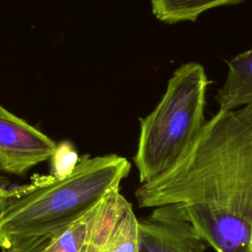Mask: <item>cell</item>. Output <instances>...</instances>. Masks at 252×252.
Wrapping results in <instances>:
<instances>
[{
    "mask_svg": "<svg viewBox=\"0 0 252 252\" xmlns=\"http://www.w3.org/2000/svg\"><path fill=\"white\" fill-rule=\"evenodd\" d=\"M135 197L140 208L180 206L215 252H252V105L219 110Z\"/></svg>",
    "mask_w": 252,
    "mask_h": 252,
    "instance_id": "obj_1",
    "label": "cell"
},
{
    "mask_svg": "<svg viewBox=\"0 0 252 252\" xmlns=\"http://www.w3.org/2000/svg\"><path fill=\"white\" fill-rule=\"evenodd\" d=\"M130 170L124 157L85 155L64 178L34 175L10 188L0 209V248L11 252L45 244L118 188Z\"/></svg>",
    "mask_w": 252,
    "mask_h": 252,
    "instance_id": "obj_2",
    "label": "cell"
},
{
    "mask_svg": "<svg viewBox=\"0 0 252 252\" xmlns=\"http://www.w3.org/2000/svg\"><path fill=\"white\" fill-rule=\"evenodd\" d=\"M210 83L201 64L181 65L169 79L159 103L141 120L134 156L141 183L169 168L196 141L206 123Z\"/></svg>",
    "mask_w": 252,
    "mask_h": 252,
    "instance_id": "obj_3",
    "label": "cell"
},
{
    "mask_svg": "<svg viewBox=\"0 0 252 252\" xmlns=\"http://www.w3.org/2000/svg\"><path fill=\"white\" fill-rule=\"evenodd\" d=\"M57 145L0 104V171L21 175L51 158Z\"/></svg>",
    "mask_w": 252,
    "mask_h": 252,
    "instance_id": "obj_4",
    "label": "cell"
},
{
    "mask_svg": "<svg viewBox=\"0 0 252 252\" xmlns=\"http://www.w3.org/2000/svg\"><path fill=\"white\" fill-rule=\"evenodd\" d=\"M140 252H206L208 244L178 205L154 208L139 220Z\"/></svg>",
    "mask_w": 252,
    "mask_h": 252,
    "instance_id": "obj_5",
    "label": "cell"
},
{
    "mask_svg": "<svg viewBox=\"0 0 252 252\" xmlns=\"http://www.w3.org/2000/svg\"><path fill=\"white\" fill-rule=\"evenodd\" d=\"M227 67L224 84L216 95L220 110L228 111L252 105V47L232 57Z\"/></svg>",
    "mask_w": 252,
    "mask_h": 252,
    "instance_id": "obj_6",
    "label": "cell"
},
{
    "mask_svg": "<svg viewBox=\"0 0 252 252\" xmlns=\"http://www.w3.org/2000/svg\"><path fill=\"white\" fill-rule=\"evenodd\" d=\"M127 200L119 188L105 194L98 202L82 252H112L110 233L116 217Z\"/></svg>",
    "mask_w": 252,
    "mask_h": 252,
    "instance_id": "obj_7",
    "label": "cell"
},
{
    "mask_svg": "<svg viewBox=\"0 0 252 252\" xmlns=\"http://www.w3.org/2000/svg\"><path fill=\"white\" fill-rule=\"evenodd\" d=\"M244 0H152L155 17L166 24L195 22L204 12L217 7L239 4Z\"/></svg>",
    "mask_w": 252,
    "mask_h": 252,
    "instance_id": "obj_8",
    "label": "cell"
},
{
    "mask_svg": "<svg viewBox=\"0 0 252 252\" xmlns=\"http://www.w3.org/2000/svg\"><path fill=\"white\" fill-rule=\"evenodd\" d=\"M97 204L58 235L47 241L37 252H82Z\"/></svg>",
    "mask_w": 252,
    "mask_h": 252,
    "instance_id": "obj_9",
    "label": "cell"
},
{
    "mask_svg": "<svg viewBox=\"0 0 252 252\" xmlns=\"http://www.w3.org/2000/svg\"><path fill=\"white\" fill-rule=\"evenodd\" d=\"M112 252H140L139 220L126 201L119 211L110 233Z\"/></svg>",
    "mask_w": 252,
    "mask_h": 252,
    "instance_id": "obj_10",
    "label": "cell"
},
{
    "mask_svg": "<svg viewBox=\"0 0 252 252\" xmlns=\"http://www.w3.org/2000/svg\"><path fill=\"white\" fill-rule=\"evenodd\" d=\"M50 159L51 174L56 178H64L73 172L80 158L72 144L62 142L57 145Z\"/></svg>",
    "mask_w": 252,
    "mask_h": 252,
    "instance_id": "obj_11",
    "label": "cell"
},
{
    "mask_svg": "<svg viewBox=\"0 0 252 252\" xmlns=\"http://www.w3.org/2000/svg\"><path fill=\"white\" fill-rule=\"evenodd\" d=\"M7 184V179L0 176V209L4 205L6 199L8 198L10 194V188L6 187Z\"/></svg>",
    "mask_w": 252,
    "mask_h": 252,
    "instance_id": "obj_12",
    "label": "cell"
},
{
    "mask_svg": "<svg viewBox=\"0 0 252 252\" xmlns=\"http://www.w3.org/2000/svg\"><path fill=\"white\" fill-rule=\"evenodd\" d=\"M45 244H40V245H36V246H32V247H29L27 249L21 250V251H11V252H37L42 246H44Z\"/></svg>",
    "mask_w": 252,
    "mask_h": 252,
    "instance_id": "obj_13",
    "label": "cell"
}]
</instances>
